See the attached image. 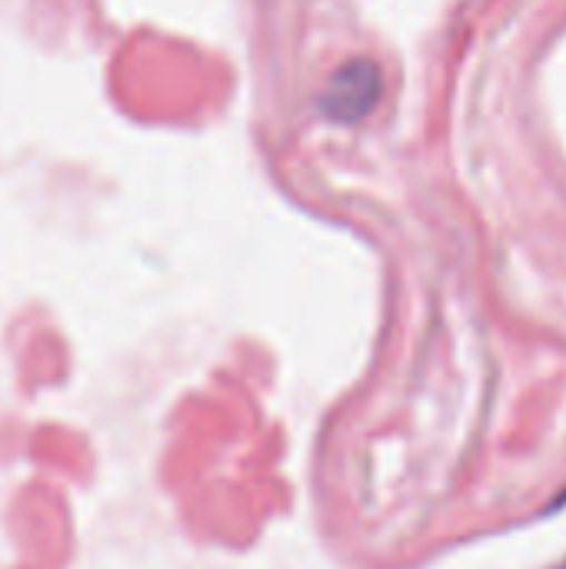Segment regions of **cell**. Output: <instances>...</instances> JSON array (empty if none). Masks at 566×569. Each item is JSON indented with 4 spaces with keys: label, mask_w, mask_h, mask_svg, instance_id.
Wrapping results in <instances>:
<instances>
[{
    "label": "cell",
    "mask_w": 566,
    "mask_h": 569,
    "mask_svg": "<svg viewBox=\"0 0 566 569\" xmlns=\"http://www.w3.org/2000/svg\"><path fill=\"white\" fill-rule=\"evenodd\" d=\"M377 100H380V67L370 57H354L330 73L320 107L334 123H357L377 107Z\"/></svg>",
    "instance_id": "cell-1"
},
{
    "label": "cell",
    "mask_w": 566,
    "mask_h": 569,
    "mask_svg": "<svg viewBox=\"0 0 566 569\" xmlns=\"http://www.w3.org/2000/svg\"><path fill=\"white\" fill-rule=\"evenodd\" d=\"M557 569H566V563H564V567H557Z\"/></svg>",
    "instance_id": "cell-2"
}]
</instances>
